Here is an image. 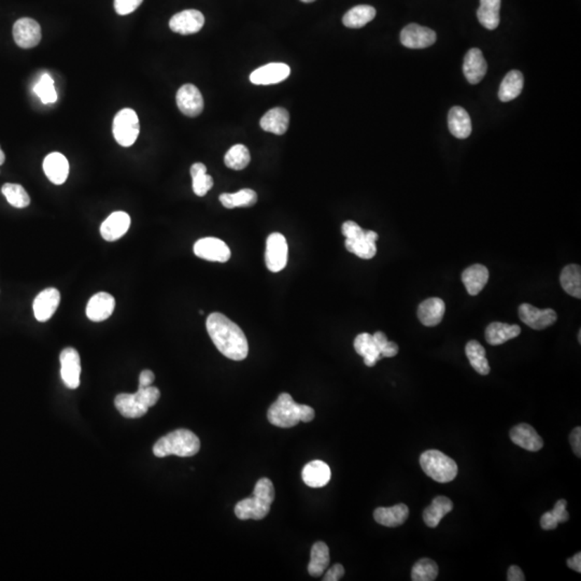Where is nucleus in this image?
<instances>
[{
  "label": "nucleus",
  "instance_id": "8",
  "mask_svg": "<svg viewBox=\"0 0 581 581\" xmlns=\"http://www.w3.org/2000/svg\"><path fill=\"white\" fill-rule=\"evenodd\" d=\"M288 243L282 234L274 233L268 236L266 241L265 262L268 269L279 272L288 263Z\"/></svg>",
  "mask_w": 581,
  "mask_h": 581
},
{
  "label": "nucleus",
  "instance_id": "35",
  "mask_svg": "<svg viewBox=\"0 0 581 581\" xmlns=\"http://www.w3.org/2000/svg\"><path fill=\"white\" fill-rule=\"evenodd\" d=\"M501 0H480V7L477 10V18L481 25L493 30L499 26Z\"/></svg>",
  "mask_w": 581,
  "mask_h": 581
},
{
  "label": "nucleus",
  "instance_id": "38",
  "mask_svg": "<svg viewBox=\"0 0 581 581\" xmlns=\"http://www.w3.org/2000/svg\"><path fill=\"white\" fill-rule=\"evenodd\" d=\"M220 202L227 209L237 208V207L247 208V207H252L257 204V194L251 189H243L233 194L223 193L220 195Z\"/></svg>",
  "mask_w": 581,
  "mask_h": 581
},
{
  "label": "nucleus",
  "instance_id": "12",
  "mask_svg": "<svg viewBox=\"0 0 581 581\" xmlns=\"http://www.w3.org/2000/svg\"><path fill=\"white\" fill-rule=\"evenodd\" d=\"M179 110L186 117H198L204 110V98L195 85L184 84L177 93Z\"/></svg>",
  "mask_w": 581,
  "mask_h": 581
},
{
  "label": "nucleus",
  "instance_id": "44",
  "mask_svg": "<svg viewBox=\"0 0 581 581\" xmlns=\"http://www.w3.org/2000/svg\"><path fill=\"white\" fill-rule=\"evenodd\" d=\"M34 92L42 99L44 105L54 103L58 101V93L54 87V81L48 74H44L38 81L37 84L34 85Z\"/></svg>",
  "mask_w": 581,
  "mask_h": 581
},
{
  "label": "nucleus",
  "instance_id": "27",
  "mask_svg": "<svg viewBox=\"0 0 581 581\" xmlns=\"http://www.w3.org/2000/svg\"><path fill=\"white\" fill-rule=\"evenodd\" d=\"M462 281L469 295H478L489 281V270L480 264L469 266L463 272Z\"/></svg>",
  "mask_w": 581,
  "mask_h": 581
},
{
  "label": "nucleus",
  "instance_id": "10",
  "mask_svg": "<svg viewBox=\"0 0 581 581\" xmlns=\"http://www.w3.org/2000/svg\"><path fill=\"white\" fill-rule=\"evenodd\" d=\"M60 376L68 389L75 390L80 385L81 361L78 351L66 348L60 357Z\"/></svg>",
  "mask_w": 581,
  "mask_h": 581
},
{
  "label": "nucleus",
  "instance_id": "13",
  "mask_svg": "<svg viewBox=\"0 0 581 581\" xmlns=\"http://www.w3.org/2000/svg\"><path fill=\"white\" fill-rule=\"evenodd\" d=\"M438 36L434 30L418 24H409L401 32V42L405 48L426 49L436 42Z\"/></svg>",
  "mask_w": 581,
  "mask_h": 581
},
{
  "label": "nucleus",
  "instance_id": "15",
  "mask_svg": "<svg viewBox=\"0 0 581 581\" xmlns=\"http://www.w3.org/2000/svg\"><path fill=\"white\" fill-rule=\"evenodd\" d=\"M205 25V16L197 10H184L174 14L170 21V30L177 34H196Z\"/></svg>",
  "mask_w": 581,
  "mask_h": 581
},
{
  "label": "nucleus",
  "instance_id": "56",
  "mask_svg": "<svg viewBox=\"0 0 581 581\" xmlns=\"http://www.w3.org/2000/svg\"><path fill=\"white\" fill-rule=\"evenodd\" d=\"M578 340H579V343H581V332H580V331H579V333H578Z\"/></svg>",
  "mask_w": 581,
  "mask_h": 581
},
{
  "label": "nucleus",
  "instance_id": "39",
  "mask_svg": "<svg viewBox=\"0 0 581 581\" xmlns=\"http://www.w3.org/2000/svg\"><path fill=\"white\" fill-rule=\"evenodd\" d=\"M465 352L468 357L471 367L480 374L485 376L490 373V365L485 357V349L481 346L477 340H471L467 343L465 347Z\"/></svg>",
  "mask_w": 581,
  "mask_h": 581
},
{
  "label": "nucleus",
  "instance_id": "17",
  "mask_svg": "<svg viewBox=\"0 0 581 581\" xmlns=\"http://www.w3.org/2000/svg\"><path fill=\"white\" fill-rule=\"evenodd\" d=\"M290 74V68L288 65L270 63L254 70L250 76V81L257 85L277 84L288 79Z\"/></svg>",
  "mask_w": 581,
  "mask_h": 581
},
{
  "label": "nucleus",
  "instance_id": "9",
  "mask_svg": "<svg viewBox=\"0 0 581 581\" xmlns=\"http://www.w3.org/2000/svg\"><path fill=\"white\" fill-rule=\"evenodd\" d=\"M194 253L199 259L220 263L229 261L231 254L229 245L224 241L215 237H207L196 241L194 245Z\"/></svg>",
  "mask_w": 581,
  "mask_h": 581
},
{
  "label": "nucleus",
  "instance_id": "37",
  "mask_svg": "<svg viewBox=\"0 0 581 581\" xmlns=\"http://www.w3.org/2000/svg\"><path fill=\"white\" fill-rule=\"evenodd\" d=\"M376 9L371 6L359 5L349 10L343 18V25L349 28H361L373 21Z\"/></svg>",
  "mask_w": 581,
  "mask_h": 581
},
{
  "label": "nucleus",
  "instance_id": "23",
  "mask_svg": "<svg viewBox=\"0 0 581 581\" xmlns=\"http://www.w3.org/2000/svg\"><path fill=\"white\" fill-rule=\"evenodd\" d=\"M378 234L374 231H365L363 235L359 236L355 239H346L347 250L351 253L355 254L359 259L371 260L375 257L377 253V247H376V241H377Z\"/></svg>",
  "mask_w": 581,
  "mask_h": 581
},
{
  "label": "nucleus",
  "instance_id": "6",
  "mask_svg": "<svg viewBox=\"0 0 581 581\" xmlns=\"http://www.w3.org/2000/svg\"><path fill=\"white\" fill-rule=\"evenodd\" d=\"M420 465L428 477L440 483H450L458 475L456 461L440 450H428L422 453Z\"/></svg>",
  "mask_w": 581,
  "mask_h": 581
},
{
  "label": "nucleus",
  "instance_id": "4",
  "mask_svg": "<svg viewBox=\"0 0 581 581\" xmlns=\"http://www.w3.org/2000/svg\"><path fill=\"white\" fill-rule=\"evenodd\" d=\"M200 442L194 433L184 428L174 430L160 438L153 447L154 456L165 458L168 456L188 458L198 453Z\"/></svg>",
  "mask_w": 581,
  "mask_h": 581
},
{
  "label": "nucleus",
  "instance_id": "22",
  "mask_svg": "<svg viewBox=\"0 0 581 581\" xmlns=\"http://www.w3.org/2000/svg\"><path fill=\"white\" fill-rule=\"evenodd\" d=\"M44 174L52 184L60 186L65 184L68 178V160L62 153L53 152L44 158Z\"/></svg>",
  "mask_w": 581,
  "mask_h": 581
},
{
  "label": "nucleus",
  "instance_id": "26",
  "mask_svg": "<svg viewBox=\"0 0 581 581\" xmlns=\"http://www.w3.org/2000/svg\"><path fill=\"white\" fill-rule=\"evenodd\" d=\"M446 312L445 302L438 298H428L418 308V318L426 326H436L442 322Z\"/></svg>",
  "mask_w": 581,
  "mask_h": 581
},
{
  "label": "nucleus",
  "instance_id": "36",
  "mask_svg": "<svg viewBox=\"0 0 581 581\" xmlns=\"http://www.w3.org/2000/svg\"><path fill=\"white\" fill-rule=\"evenodd\" d=\"M561 286L566 293L573 298H581V269L580 266L570 264L563 268L560 276Z\"/></svg>",
  "mask_w": 581,
  "mask_h": 581
},
{
  "label": "nucleus",
  "instance_id": "21",
  "mask_svg": "<svg viewBox=\"0 0 581 581\" xmlns=\"http://www.w3.org/2000/svg\"><path fill=\"white\" fill-rule=\"evenodd\" d=\"M487 64L479 49L473 48L466 53L463 65L465 78L471 84H477L487 74Z\"/></svg>",
  "mask_w": 581,
  "mask_h": 581
},
{
  "label": "nucleus",
  "instance_id": "33",
  "mask_svg": "<svg viewBox=\"0 0 581 581\" xmlns=\"http://www.w3.org/2000/svg\"><path fill=\"white\" fill-rule=\"evenodd\" d=\"M453 509V503L446 497H438L433 499L432 504L423 513V520L428 528H436L445 516Z\"/></svg>",
  "mask_w": 581,
  "mask_h": 581
},
{
  "label": "nucleus",
  "instance_id": "20",
  "mask_svg": "<svg viewBox=\"0 0 581 581\" xmlns=\"http://www.w3.org/2000/svg\"><path fill=\"white\" fill-rule=\"evenodd\" d=\"M509 435L513 444L525 450L536 452L544 447V440L530 424L521 423L513 426Z\"/></svg>",
  "mask_w": 581,
  "mask_h": 581
},
{
  "label": "nucleus",
  "instance_id": "3",
  "mask_svg": "<svg viewBox=\"0 0 581 581\" xmlns=\"http://www.w3.org/2000/svg\"><path fill=\"white\" fill-rule=\"evenodd\" d=\"M275 499V487L268 478H262L254 487L251 497L237 503L235 513L241 520H262L269 513Z\"/></svg>",
  "mask_w": 581,
  "mask_h": 581
},
{
  "label": "nucleus",
  "instance_id": "5",
  "mask_svg": "<svg viewBox=\"0 0 581 581\" xmlns=\"http://www.w3.org/2000/svg\"><path fill=\"white\" fill-rule=\"evenodd\" d=\"M160 397L158 388L139 387L134 394H119L115 397V404L120 414L129 419H137L147 414L149 408L153 407Z\"/></svg>",
  "mask_w": 581,
  "mask_h": 581
},
{
  "label": "nucleus",
  "instance_id": "54",
  "mask_svg": "<svg viewBox=\"0 0 581 581\" xmlns=\"http://www.w3.org/2000/svg\"><path fill=\"white\" fill-rule=\"evenodd\" d=\"M5 153H4L3 150H1V148H0V166L3 165L4 162H5Z\"/></svg>",
  "mask_w": 581,
  "mask_h": 581
},
{
  "label": "nucleus",
  "instance_id": "31",
  "mask_svg": "<svg viewBox=\"0 0 581 581\" xmlns=\"http://www.w3.org/2000/svg\"><path fill=\"white\" fill-rule=\"evenodd\" d=\"M355 349L357 355L364 357L365 365L369 367L375 366L376 363L383 357L373 335L369 333L357 335L355 339Z\"/></svg>",
  "mask_w": 581,
  "mask_h": 581
},
{
  "label": "nucleus",
  "instance_id": "29",
  "mask_svg": "<svg viewBox=\"0 0 581 581\" xmlns=\"http://www.w3.org/2000/svg\"><path fill=\"white\" fill-rule=\"evenodd\" d=\"M521 328L518 325L493 322L485 330V340L492 346H499L519 336Z\"/></svg>",
  "mask_w": 581,
  "mask_h": 581
},
{
  "label": "nucleus",
  "instance_id": "19",
  "mask_svg": "<svg viewBox=\"0 0 581 581\" xmlns=\"http://www.w3.org/2000/svg\"><path fill=\"white\" fill-rule=\"evenodd\" d=\"M115 300L106 292L95 294L87 302V316L93 322L107 320L115 312Z\"/></svg>",
  "mask_w": 581,
  "mask_h": 581
},
{
  "label": "nucleus",
  "instance_id": "46",
  "mask_svg": "<svg viewBox=\"0 0 581 581\" xmlns=\"http://www.w3.org/2000/svg\"><path fill=\"white\" fill-rule=\"evenodd\" d=\"M566 506H568V502L566 499H558L551 511L552 515L556 517L558 523H566L570 519V515L566 511Z\"/></svg>",
  "mask_w": 581,
  "mask_h": 581
},
{
  "label": "nucleus",
  "instance_id": "45",
  "mask_svg": "<svg viewBox=\"0 0 581 581\" xmlns=\"http://www.w3.org/2000/svg\"><path fill=\"white\" fill-rule=\"evenodd\" d=\"M143 0H115V9L120 15L133 13Z\"/></svg>",
  "mask_w": 581,
  "mask_h": 581
},
{
  "label": "nucleus",
  "instance_id": "34",
  "mask_svg": "<svg viewBox=\"0 0 581 581\" xmlns=\"http://www.w3.org/2000/svg\"><path fill=\"white\" fill-rule=\"evenodd\" d=\"M330 564V549L328 544L318 542L312 546L308 572L312 577L322 576Z\"/></svg>",
  "mask_w": 581,
  "mask_h": 581
},
{
  "label": "nucleus",
  "instance_id": "2",
  "mask_svg": "<svg viewBox=\"0 0 581 581\" xmlns=\"http://www.w3.org/2000/svg\"><path fill=\"white\" fill-rule=\"evenodd\" d=\"M314 414V408L295 403L290 394L281 393L268 409L267 419L272 426L288 428L300 422H312Z\"/></svg>",
  "mask_w": 581,
  "mask_h": 581
},
{
  "label": "nucleus",
  "instance_id": "18",
  "mask_svg": "<svg viewBox=\"0 0 581 581\" xmlns=\"http://www.w3.org/2000/svg\"><path fill=\"white\" fill-rule=\"evenodd\" d=\"M131 226V217L123 211H115L103 221L101 226L103 238L107 241H115L127 233Z\"/></svg>",
  "mask_w": 581,
  "mask_h": 581
},
{
  "label": "nucleus",
  "instance_id": "48",
  "mask_svg": "<svg viewBox=\"0 0 581 581\" xmlns=\"http://www.w3.org/2000/svg\"><path fill=\"white\" fill-rule=\"evenodd\" d=\"M343 575H345V568H343V566H341V564H335V566H333L332 568L326 572L323 580L338 581L343 578Z\"/></svg>",
  "mask_w": 581,
  "mask_h": 581
},
{
  "label": "nucleus",
  "instance_id": "24",
  "mask_svg": "<svg viewBox=\"0 0 581 581\" xmlns=\"http://www.w3.org/2000/svg\"><path fill=\"white\" fill-rule=\"evenodd\" d=\"M332 471L323 461L316 460L308 463L302 471L304 483L310 487H322L330 483Z\"/></svg>",
  "mask_w": 581,
  "mask_h": 581
},
{
  "label": "nucleus",
  "instance_id": "53",
  "mask_svg": "<svg viewBox=\"0 0 581 581\" xmlns=\"http://www.w3.org/2000/svg\"><path fill=\"white\" fill-rule=\"evenodd\" d=\"M566 564H568V568H572L573 570L577 573H581V554L580 552H577L574 556L572 558H568L566 561Z\"/></svg>",
  "mask_w": 581,
  "mask_h": 581
},
{
  "label": "nucleus",
  "instance_id": "49",
  "mask_svg": "<svg viewBox=\"0 0 581 581\" xmlns=\"http://www.w3.org/2000/svg\"><path fill=\"white\" fill-rule=\"evenodd\" d=\"M570 445H572L573 450H574L575 454H576L578 458H580L581 456V428L580 426H577V428H574L573 430L572 434L570 436Z\"/></svg>",
  "mask_w": 581,
  "mask_h": 581
},
{
  "label": "nucleus",
  "instance_id": "16",
  "mask_svg": "<svg viewBox=\"0 0 581 581\" xmlns=\"http://www.w3.org/2000/svg\"><path fill=\"white\" fill-rule=\"evenodd\" d=\"M60 302V294L58 290L54 288H46L42 293L34 298V318L39 322H46L52 318L53 314L58 310Z\"/></svg>",
  "mask_w": 581,
  "mask_h": 581
},
{
  "label": "nucleus",
  "instance_id": "28",
  "mask_svg": "<svg viewBox=\"0 0 581 581\" xmlns=\"http://www.w3.org/2000/svg\"><path fill=\"white\" fill-rule=\"evenodd\" d=\"M290 123V115L284 108H272L267 113L262 117V129L268 133L276 134V135H283L288 129Z\"/></svg>",
  "mask_w": 581,
  "mask_h": 581
},
{
  "label": "nucleus",
  "instance_id": "55",
  "mask_svg": "<svg viewBox=\"0 0 581 581\" xmlns=\"http://www.w3.org/2000/svg\"><path fill=\"white\" fill-rule=\"evenodd\" d=\"M300 1H302V3L305 4H310L314 3V1H316V0H300Z\"/></svg>",
  "mask_w": 581,
  "mask_h": 581
},
{
  "label": "nucleus",
  "instance_id": "14",
  "mask_svg": "<svg viewBox=\"0 0 581 581\" xmlns=\"http://www.w3.org/2000/svg\"><path fill=\"white\" fill-rule=\"evenodd\" d=\"M519 318L524 324L533 330L542 331L556 322L558 316L552 309L540 310L530 304L520 305Z\"/></svg>",
  "mask_w": 581,
  "mask_h": 581
},
{
  "label": "nucleus",
  "instance_id": "51",
  "mask_svg": "<svg viewBox=\"0 0 581 581\" xmlns=\"http://www.w3.org/2000/svg\"><path fill=\"white\" fill-rule=\"evenodd\" d=\"M154 379H155V376H154L153 371H148V369L147 371H141L139 377V387H149V385H152V383H154Z\"/></svg>",
  "mask_w": 581,
  "mask_h": 581
},
{
  "label": "nucleus",
  "instance_id": "47",
  "mask_svg": "<svg viewBox=\"0 0 581 581\" xmlns=\"http://www.w3.org/2000/svg\"><path fill=\"white\" fill-rule=\"evenodd\" d=\"M558 525V520H556V517L552 515L551 511H547V513H544V515L542 516V519H540V526H542V530H546V531H551V530L556 529Z\"/></svg>",
  "mask_w": 581,
  "mask_h": 581
},
{
  "label": "nucleus",
  "instance_id": "11",
  "mask_svg": "<svg viewBox=\"0 0 581 581\" xmlns=\"http://www.w3.org/2000/svg\"><path fill=\"white\" fill-rule=\"evenodd\" d=\"M42 27L39 23L30 18L18 20L13 26L14 42L20 48L32 49L42 42Z\"/></svg>",
  "mask_w": 581,
  "mask_h": 581
},
{
  "label": "nucleus",
  "instance_id": "32",
  "mask_svg": "<svg viewBox=\"0 0 581 581\" xmlns=\"http://www.w3.org/2000/svg\"><path fill=\"white\" fill-rule=\"evenodd\" d=\"M524 78L521 71L511 70L506 75L499 87V98L503 103L513 101L521 94Z\"/></svg>",
  "mask_w": 581,
  "mask_h": 581
},
{
  "label": "nucleus",
  "instance_id": "1",
  "mask_svg": "<svg viewBox=\"0 0 581 581\" xmlns=\"http://www.w3.org/2000/svg\"><path fill=\"white\" fill-rule=\"evenodd\" d=\"M207 331L217 350L233 361H243L249 353L247 337L238 325L220 312L207 318Z\"/></svg>",
  "mask_w": 581,
  "mask_h": 581
},
{
  "label": "nucleus",
  "instance_id": "52",
  "mask_svg": "<svg viewBox=\"0 0 581 581\" xmlns=\"http://www.w3.org/2000/svg\"><path fill=\"white\" fill-rule=\"evenodd\" d=\"M397 345H396L395 343H393V341H388V343L387 345H385V348H383V351H381V357H395V355H397Z\"/></svg>",
  "mask_w": 581,
  "mask_h": 581
},
{
  "label": "nucleus",
  "instance_id": "7",
  "mask_svg": "<svg viewBox=\"0 0 581 581\" xmlns=\"http://www.w3.org/2000/svg\"><path fill=\"white\" fill-rule=\"evenodd\" d=\"M140 123L137 113L125 108L113 120V136L122 147H131L139 136Z\"/></svg>",
  "mask_w": 581,
  "mask_h": 581
},
{
  "label": "nucleus",
  "instance_id": "43",
  "mask_svg": "<svg viewBox=\"0 0 581 581\" xmlns=\"http://www.w3.org/2000/svg\"><path fill=\"white\" fill-rule=\"evenodd\" d=\"M1 192L8 203L15 208H26L30 204V197L25 189L20 184H6Z\"/></svg>",
  "mask_w": 581,
  "mask_h": 581
},
{
  "label": "nucleus",
  "instance_id": "25",
  "mask_svg": "<svg viewBox=\"0 0 581 581\" xmlns=\"http://www.w3.org/2000/svg\"><path fill=\"white\" fill-rule=\"evenodd\" d=\"M409 517V508L405 504H397L392 507H379L374 511V519L377 523L388 528H396L405 523Z\"/></svg>",
  "mask_w": 581,
  "mask_h": 581
},
{
  "label": "nucleus",
  "instance_id": "30",
  "mask_svg": "<svg viewBox=\"0 0 581 581\" xmlns=\"http://www.w3.org/2000/svg\"><path fill=\"white\" fill-rule=\"evenodd\" d=\"M448 125L451 134L458 139H466L471 134V121L464 108H451L448 115Z\"/></svg>",
  "mask_w": 581,
  "mask_h": 581
},
{
  "label": "nucleus",
  "instance_id": "40",
  "mask_svg": "<svg viewBox=\"0 0 581 581\" xmlns=\"http://www.w3.org/2000/svg\"><path fill=\"white\" fill-rule=\"evenodd\" d=\"M193 191L197 196L203 197L212 189L213 179L207 174V167L203 162H195L191 167Z\"/></svg>",
  "mask_w": 581,
  "mask_h": 581
},
{
  "label": "nucleus",
  "instance_id": "41",
  "mask_svg": "<svg viewBox=\"0 0 581 581\" xmlns=\"http://www.w3.org/2000/svg\"><path fill=\"white\" fill-rule=\"evenodd\" d=\"M250 160L251 156L248 148L243 144H235L225 154L224 162L231 170H243L249 165Z\"/></svg>",
  "mask_w": 581,
  "mask_h": 581
},
{
  "label": "nucleus",
  "instance_id": "42",
  "mask_svg": "<svg viewBox=\"0 0 581 581\" xmlns=\"http://www.w3.org/2000/svg\"><path fill=\"white\" fill-rule=\"evenodd\" d=\"M438 576V564L428 558L418 561L411 570V580L414 581H433Z\"/></svg>",
  "mask_w": 581,
  "mask_h": 581
},
{
  "label": "nucleus",
  "instance_id": "50",
  "mask_svg": "<svg viewBox=\"0 0 581 581\" xmlns=\"http://www.w3.org/2000/svg\"><path fill=\"white\" fill-rule=\"evenodd\" d=\"M507 580L524 581L525 580V576H524L523 572L519 566H511V568H508Z\"/></svg>",
  "mask_w": 581,
  "mask_h": 581
}]
</instances>
